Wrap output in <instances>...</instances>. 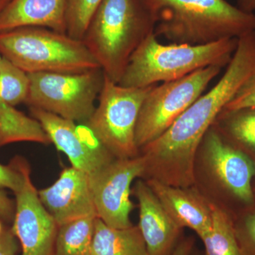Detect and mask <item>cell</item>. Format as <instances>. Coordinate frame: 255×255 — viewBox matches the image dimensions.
<instances>
[{
  "label": "cell",
  "instance_id": "6da1fadb",
  "mask_svg": "<svg viewBox=\"0 0 255 255\" xmlns=\"http://www.w3.org/2000/svg\"><path fill=\"white\" fill-rule=\"evenodd\" d=\"M255 70V31L238 38L226 72L154 141L140 150L145 160L142 179L177 187L194 186L199 144L218 116Z\"/></svg>",
  "mask_w": 255,
  "mask_h": 255
},
{
  "label": "cell",
  "instance_id": "7a4b0ae2",
  "mask_svg": "<svg viewBox=\"0 0 255 255\" xmlns=\"http://www.w3.org/2000/svg\"><path fill=\"white\" fill-rule=\"evenodd\" d=\"M155 18V36L172 43L204 45L255 31V14L226 0H142Z\"/></svg>",
  "mask_w": 255,
  "mask_h": 255
},
{
  "label": "cell",
  "instance_id": "3957f363",
  "mask_svg": "<svg viewBox=\"0 0 255 255\" xmlns=\"http://www.w3.org/2000/svg\"><path fill=\"white\" fill-rule=\"evenodd\" d=\"M155 24L142 0H103L82 41L106 76L119 83L130 56Z\"/></svg>",
  "mask_w": 255,
  "mask_h": 255
},
{
  "label": "cell",
  "instance_id": "277c9868",
  "mask_svg": "<svg viewBox=\"0 0 255 255\" xmlns=\"http://www.w3.org/2000/svg\"><path fill=\"white\" fill-rule=\"evenodd\" d=\"M238 38H225L204 45L159 43L152 33L130 56L119 85L145 88L174 81L209 66H228Z\"/></svg>",
  "mask_w": 255,
  "mask_h": 255
},
{
  "label": "cell",
  "instance_id": "5b68a950",
  "mask_svg": "<svg viewBox=\"0 0 255 255\" xmlns=\"http://www.w3.org/2000/svg\"><path fill=\"white\" fill-rule=\"evenodd\" d=\"M255 164L212 126L199 144L194 186L211 202L234 216L254 204Z\"/></svg>",
  "mask_w": 255,
  "mask_h": 255
},
{
  "label": "cell",
  "instance_id": "8992f818",
  "mask_svg": "<svg viewBox=\"0 0 255 255\" xmlns=\"http://www.w3.org/2000/svg\"><path fill=\"white\" fill-rule=\"evenodd\" d=\"M0 55L26 73H78L101 68L82 40L38 26L0 32Z\"/></svg>",
  "mask_w": 255,
  "mask_h": 255
},
{
  "label": "cell",
  "instance_id": "52a82bcc",
  "mask_svg": "<svg viewBox=\"0 0 255 255\" xmlns=\"http://www.w3.org/2000/svg\"><path fill=\"white\" fill-rule=\"evenodd\" d=\"M152 86L123 87L105 75L98 105L85 124L115 158L140 155L135 143V128L143 101Z\"/></svg>",
  "mask_w": 255,
  "mask_h": 255
},
{
  "label": "cell",
  "instance_id": "ba28073f",
  "mask_svg": "<svg viewBox=\"0 0 255 255\" xmlns=\"http://www.w3.org/2000/svg\"><path fill=\"white\" fill-rule=\"evenodd\" d=\"M26 104L78 124H85L95 110L105 73L102 68L83 73L28 74Z\"/></svg>",
  "mask_w": 255,
  "mask_h": 255
},
{
  "label": "cell",
  "instance_id": "9c48e42d",
  "mask_svg": "<svg viewBox=\"0 0 255 255\" xmlns=\"http://www.w3.org/2000/svg\"><path fill=\"white\" fill-rule=\"evenodd\" d=\"M221 69L206 67L179 80L152 86L143 101L135 128L139 151L162 135L204 94Z\"/></svg>",
  "mask_w": 255,
  "mask_h": 255
},
{
  "label": "cell",
  "instance_id": "30bf717a",
  "mask_svg": "<svg viewBox=\"0 0 255 255\" xmlns=\"http://www.w3.org/2000/svg\"><path fill=\"white\" fill-rule=\"evenodd\" d=\"M145 167V158L140 154L132 158L114 159L89 175L96 214L107 226L114 228L132 226L131 184L136 178L142 177Z\"/></svg>",
  "mask_w": 255,
  "mask_h": 255
},
{
  "label": "cell",
  "instance_id": "8fae6325",
  "mask_svg": "<svg viewBox=\"0 0 255 255\" xmlns=\"http://www.w3.org/2000/svg\"><path fill=\"white\" fill-rule=\"evenodd\" d=\"M23 169L22 187L14 193L16 204L11 228L21 244V255H55L58 224L40 200L25 160Z\"/></svg>",
  "mask_w": 255,
  "mask_h": 255
},
{
  "label": "cell",
  "instance_id": "7c38bea8",
  "mask_svg": "<svg viewBox=\"0 0 255 255\" xmlns=\"http://www.w3.org/2000/svg\"><path fill=\"white\" fill-rule=\"evenodd\" d=\"M49 137L51 143L68 157L72 166L90 175L116 159L85 124L75 123L55 114L30 108Z\"/></svg>",
  "mask_w": 255,
  "mask_h": 255
},
{
  "label": "cell",
  "instance_id": "4fadbf2b",
  "mask_svg": "<svg viewBox=\"0 0 255 255\" xmlns=\"http://www.w3.org/2000/svg\"><path fill=\"white\" fill-rule=\"evenodd\" d=\"M38 196L58 226L80 218L97 216L89 175L73 166L63 169L51 186L38 191Z\"/></svg>",
  "mask_w": 255,
  "mask_h": 255
},
{
  "label": "cell",
  "instance_id": "5bb4252c",
  "mask_svg": "<svg viewBox=\"0 0 255 255\" xmlns=\"http://www.w3.org/2000/svg\"><path fill=\"white\" fill-rule=\"evenodd\" d=\"M131 192L138 201V227L149 255H172L184 229L169 216L144 179L137 181Z\"/></svg>",
  "mask_w": 255,
  "mask_h": 255
},
{
  "label": "cell",
  "instance_id": "9a60e30c",
  "mask_svg": "<svg viewBox=\"0 0 255 255\" xmlns=\"http://www.w3.org/2000/svg\"><path fill=\"white\" fill-rule=\"evenodd\" d=\"M145 181L179 227L192 230L200 239L211 230L213 204L195 186L177 187L155 179Z\"/></svg>",
  "mask_w": 255,
  "mask_h": 255
},
{
  "label": "cell",
  "instance_id": "2e32d148",
  "mask_svg": "<svg viewBox=\"0 0 255 255\" xmlns=\"http://www.w3.org/2000/svg\"><path fill=\"white\" fill-rule=\"evenodd\" d=\"M68 0H10L0 13V32L38 26L66 33Z\"/></svg>",
  "mask_w": 255,
  "mask_h": 255
},
{
  "label": "cell",
  "instance_id": "e0dca14e",
  "mask_svg": "<svg viewBox=\"0 0 255 255\" xmlns=\"http://www.w3.org/2000/svg\"><path fill=\"white\" fill-rule=\"evenodd\" d=\"M92 255H149L138 226L114 228L97 218Z\"/></svg>",
  "mask_w": 255,
  "mask_h": 255
},
{
  "label": "cell",
  "instance_id": "ac0fdd59",
  "mask_svg": "<svg viewBox=\"0 0 255 255\" xmlns=\"http://www.w3.org/2000/svg\"><path fill=\"white\" fill-rule=\"evenodd\" d=\"M214 125L228 142L255 164V107L223 110Z\"/></svg>",
  "mask_w": 255,
  "mask_h": 255
},
{
  "label": "cell",
  "instance_id": "d6986e66",
  "mask_svg": "<svg viewBox=\"0 0 255 255\" xmlns=\"http://www.w3.org/2000/svg\"><path fill=\"white\" fill-rule=\"evenodd\" d=\"M17 142L51 143L43 126L13 106L0 102V147Z\"/></svg>",
  "mask_w": 255,
  "mask_h": 255
},
{
  "label": "cell",
  "instance_id": "ffe728a7",
  "mask_svg": "<svg viewBox=\"0 0 255 255\" xmlns=\"http://www.w3.org/2000/svg\"><path fill=\"white\" fill-rule=\"evenodd\" d=\"M97 218L87 216L58 226L55 255H92Z\"/></svg>",
  "mask_w": 255,
  "mask_h": 255
},
{
  "label": "cell",
  "instance_id": "44dd1931",
  "mask_svg": "<svg viewBox=\"0 0 255 255\" xmlns=\"http://www.w3.org/2000/svg\"><path fill=\"white\" fill-rule=\"evenodd\" d=\"M212 204V226L209 232L201 238L205 247L204 255H241L233 214L222 206Z\"/></svg>",
  "mask_w": 255,
  "mask_h": 255
},
{
  "label": "cell",
  "instance_id": "7402d4cb",
  "mask_svg": "<svg viewBox=\"0 0 255 255\" xmlns=\"http://www.w3.org/2000/svg\"><path fill=\"white\" fill-rule=\"evenodd\" d=\"M28 74L3 58L0 70V100L7 105L26 103L29 93Z\"/></svg>",
  "mask_w": 255,
  "mask_h": 255
},
{
  "label": "cell",
  "instance_id": "603a6c76",
  "mask_svg": "<svg viewBox=\"0 0 255 255\" xmlns=\"http://www.w3.org/2000/svg\"><path fill=\"white\" fill-rule=\"evenodd\" d=\"M103 0H68L66 33L82 40L92 16Z\"/></svg>",
  "mask_w": 255,
  "mask_h": 255
},
{
  "label": "cell",
  "instance_id": "cb8c5ba5",
  "mask_svg": "<svg viewBox=\"0 0 255 255\" xmlns=\"http://www.w3.org/2000/svg\"><path fill=\"white\" fill-rule=\"evenodd\" d=\"M233 222L241 255H255V201L235 214Z\"/></svg>",
  "mask_w": 255,
  "mask_h": 255
},
{
  "label": "cell",
  "instance_id": "d4e9b609",
  "mask_svg": "<svg viewBox=\"0 0 255 255\" xmlns=\"http://www.w3.org/2000/svg\"><path fill=\"white\" fill-rule=\"evenodd\" d=\"M23 162L24 159L16 157L10 165L0 164V189H9L16 193L21 189L24 181Z\"/></svg>",
  "mask_w": 255,
  "mask_h": 255
},
{
  "label": "cell",
  "instance_id": "484cf974",
  "mask_svg": "<svg viewBox=\"0 0 255 255\" xmlns=\"http://www.w3.org/2000/svg\"><path fill=\"white\" fill-rule=\"evenodd\" d=\"M255 107V70L251 74L223 110Z\"/></svg>",
  "mask_w": 255,
  "mask_h": 255
},
{
  "label": "cell",
  "instance_id": "4316f807",
  "mask_svg": "<svg viewBox=\"0 0 255 255\" xmlns=\"http://www.w3.org/2000/svg\"><path fill=\"white\" fill-rule=\"evenodd\" d=\"M16 239L12 229L0 222V255H16L18 249Z\"/></svg>",
  "mask_w": 255,
  "mask_h": 255
},
{
  "label": "cell",
  "instance_id": "83f0119b",
  "mask_svg": "<svg viewBox=\"0 0 255 255\" xmlns=\"http://www.w3.org/2000/svg\"><path fill=\"white\" fill-rule=\"evenodd\" d=\"M15 204L4 191L0 189V221L9 223L14 220Z\"/></svg>",
  "mask_w": 255,
  "mask_h": 255
},
{
  "label": "cell",
  "instance_id": "f1b7e54d",
  "mask_svg": "<svg viewBox=\"0 0 255 255\" xmlns=\"http://www.w3.org/2000/svg\"><path fill=\"white\" fill-rule=\"evenodd\" d=\"M195 239L192 236L182 237L172 255H191L194 250Z\"/></svg>",
  "mask_w": 255,
  "mask_h": 255
},
{
  "label": "cell",
  "instance_id": "f546056e",
  "mask_svg": "<svg viewBox=\"0 0 255 255\" xmlns=\"http://www.w3.org/2000/svg\"><path fill=\"white\" fill-rule=\"evenodd\" d=\"M237 6L246 12L253 13L255 10V0H238Z\"/></svg>",
  "mask_w": 255,
  "mask_h": 255
},
{
  "label": "cell",
  "instance_id": "4dcf8cb0",
  "mask_svg": "<svg viewBox=\"0 0 255 255\" xmlns=\"http://www.w3.org/2000/svg\"><path fill=\"white\" fill-rule=\"evenodd\" d=\"M10 0H0V13L1 12L6 5L9 3Z\"/></svg>",
  "mask_w": 255,
  "mask_h": 255
},
{
  "label": "cell",
  "instance_id": "1f68e13d",
  "mask_svg": "<svg viewBox=\"0 0 255 255\" xmlns=\"http://www.w3.org/2000/svg\"><path fill=\"white\" fill-rule=\"evenodd\" d=\"M191 255H204V253H199V252L194 251H194H193L192 254H191Z\"/></svg>",
  "mask_w": 255,
  "mask_h": 255
},
{
  "label": "cell",
  "instance_id": "d6a6232c",
  "mask_svg": "<svg viewBox=\"0 0 255 255\" xmlns=\"http://www.w3.org/2000/svg\"><path fill=\"white\" fill-rule=\"evenodd\" d=\"M253 192H254V194L255 196V177L254 178V179H253Z\"/></svg>",
  "mask_w": 255,
  "mask_h": 255
},
{
  "label": "cell",
  "instance_id": "836d02e7",
  "mask_svg": "<svg viewBox=\"0 0 255 255\" xmlns=\"http://www.w3.org/2000/svg\"><path fill=\"white\" fill-rule=\"evenodd\" d=\"M1 60H2V56L0 55V70H1ZM0 102H1V100H0Z\"/></svg>",
  "mask_w": 255,
  "mask_h": 255
},
{
  "label": "cell",
  "instance_id": "e575fe53",
  "mask_svg": "<svg viewBox=\"0 0 255 255\" xmlns=\"http://www.w3.org/2000/svg\"><path fill=\"white\" fill-rule=\"evenodd\" d=\"M0 222H1V221H0Z\"/></svg>",
  "mask_w": 255,
  "mask_h": 255
}]
</instances>
